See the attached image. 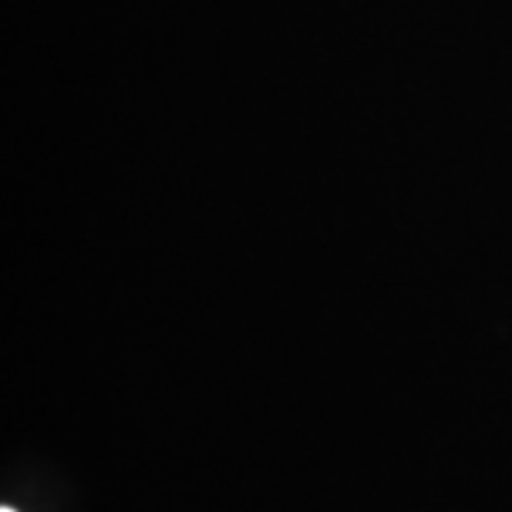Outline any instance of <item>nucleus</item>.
Here are the masks:
<instances>
[{"label": "nucleus", "instance_id": "f257e3e1", "mask_svg": "<svg viewBox=\"0 0 512 512\" xmlns=\"http://www.w3.org/2000/svg\"><path fill=\"white\" fill-rule=\"evenodd\" d=\"M0 512H15V510H9V507H6V510H0Z\"/></svg>", "mask_w": 512, "mask_h": 512}]
</instances>
